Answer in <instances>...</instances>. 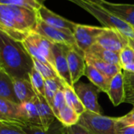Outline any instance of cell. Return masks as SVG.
<instances>
[{"label": "cell", "instance_id": "6da1fadb", "mask_svg": "<svg viewBox=\"0 0 134 134\" xmlns=\"http://www.w3.org/2000/svg\"><path fill=\"white\" fill-rule=\"evenodd\" d=\"M0 68L13 78L29 79L32 58L23 43L0 30Z\"/></svg>", "mask_w": 134, "mask_h": 134}, {"label": "cell", "instance_id": "7a4b0ae2", "mask_svg": "<svg viewBox=\"0 0 134 134\" xmlns=\"http://www.w3.org/2000/svg\"><path fill=\"white\" fill-rule=\"evenodd\" d=\"M38 21L37 11L0 3V30L17 40L22 42L34 32Z\"/></svg>", "mask_w": 134, "mask_h": 134}, {"label": "cell", "instance_id": "3957f363", "mask_svg": "<svg viewBox=\"0 0 134 134\" xmlns=\"http://www.w3.org/2000/svg\"><path fill=\"white\" fill-rule=\"evenodd\" d=\"M70 1L92 14L103 25V27L116 29L128 38L134 37V28L103 8L100 5L87 3L82 0H70Z\"/></svg>", "mask_w": 134, "mask_h": 134}, {"label": "cell", "instance_id": "277c9868", "mask_svg": "<svg viewBox=\"0 0 134 134\" xmlns=\"http://www.w3.org/2000/svg\"><path fill=\"white\" fill-rule=\"evenodd\" d=\"M117 118L107 117L88 110L81 116L78 124L92 134H115Z\"/></svg>", "mask_w": 134, "mask_h": 134}, {"label": "cell", "instance_id": "5b68a950", "mask_svg": "<svg viewBox=\"0 0 134 134\" xmlns=\"http://www.w3.org/2000/svg\"><path fill=\"white\" fill-rule=\"evenodd\" d=\"M34 32L54 44H63L69 47L77 46L74 33L72 32L51 27L40 19Z\"/></svg>", "mask_w": 134, "mask_h": 134}, {"label": "cell", "instance_id": "8992f818", "mask_svg": "<svg viewBox=\"0 0 134 134\" xmlns=\"http://www.w3.org/2000/svg\"><path fill=\"white\" fill-rule=\"evenodd\" d=\"M74 89L86 110L102 114V109L98 102V96L101 92L96 86L90 83H77Z\"/></svg>", "mask_w": 134, "mask_h": 134}, {"label": "cell", "instance_id": "52a82bcc", "mask_svg": "<svg viewBox=\"0 0 134 134\" xmlns=\"http://www.w3.org/2000/svg\"><path fill=\"white\" fill-rule=\"evenodd\" d=\"M104 29L105 27L92 26L77 23L74 30V36L77 47L85 53L96 43L97 39Z\"/></svg>", "mask_w": 134, "mask_h": 134}, {"label": "cell", "instance_id": "ba28073f", "mask_svg": "<svg viewBox=\"0 0 134 134\" xmlns=\"http://www.w3.org/2000/svg\"><path fill=\"white\" fill-rule=\"evenodd\" d=\"M128 43L129 38L121 34L119 31L114 29L105 28L96 43L104 49L120 53L128 46Z\"/></svg>", "mask_w": 134, "mask_h": 134}, {"label": "cell", "instance_id": "9c48e42d", "mask_svg": "<svg viewBox=\"0 0 134 134\" xmlns=\"http://www.w3.org/2000/svg\"><path fill=\"white\" fill-rule=\"evenodd\" d=\"M68 46L63 44L53 45V55H54V69L58 74V77L63 81L64 84L74 88L72 79L70 77L68 62H67L66 51Z\"/></svg>", "mask_w": 134, "mask_h": 134}, {"label": "cell", "instance_id": "30bf717a", "mask_svg": "<svg viewBox=\"0 0 134 134\" xmlns=\"http://www.w3.org/2000/svg\"><path fill=\"white\" fill-rule=\"evenodd\" d=\"M66 56L70 77L73 85H74L78 82L80 78L85 75V70L86 67L85 53L81 51L77 46H68Z\"/></svg>", "mask_w": 134, "mask_h": 134}, {"label": "cell", "instance_id": "8fae6325", "mask_svg": "<svg viewBox=\"0 0 134 134\" xmlns=\"http://www.w3.org/2000/svg\"><path fill=\"white\" fill-rule=\"evenodd\" d=\"M39 19L46 23L47 25L62 30H69L74 33V30L76 27L77 23L67 20L63 17L55 14L54 12L49 10L44 5L37 11Z\"/></svg>", "mask_w": 134, "mask_h": 134}, {"label": "cell", "instance_id": "7c38bea8", "mask_svg": "<svg viewBox=\"0 0 134 134\" xmlns=\"http://www.w3.org/2000/svg\"><path fill=\"white\" fill-rule=\"evenodd\" d=\"M112 104L114 107L125 103V79L122 71L118 73L110 81L107 92Z\"/></svg>", "mask_w": 134, "mask_h": 134}, {"label": "cell", "instance_id": "4fadbf2b", "mask_svg": "<svg viewBox=\"0 0 134 134\" xmlns=\"http://www.w3.org/2000/svg\"><path fill=\"white\" fill-rule=\"evenodd\" d=\"M100 6L134 28V4L113 3L104 0Z\"/></svg>", "mask_w": 134, "mask_h": 134}, {"label": "cell", "instance_id": "5bb4252c", "mask_svg": "<svg viewBox=\"0 0 134 134\" xmlns=\"http://www.w3.org/2000/svg\"><path fill=\"white\" fill-rule=\"evenodd\" d=\"M14 93L20 104L32 101L36 96L29 79L13 78Z\"/></svg>", "mask_w": 134, "mask_h": 134}, {"label": "cell", "instance_id": "9a60e30c", "mask_svg": "<svg viewBox=\"0 0 134 134\" xmlns=\"http://www.w3.org/2000/svg\"><path fill=\"white\" fill-rule=\"evenodd\" d=\"M85 58L97 59L108 63L120 65L119 53L104 49L99 46L97 43L92 45L85 52Z\"/></svg>", "mask_w": 134, "mask_h": 134}, {"label": "cell", "instance_id": "2e32d148", "mask_svg": "<svg viewBox=\"0 0 134 134\" xmlns=\"http://www.w3.org/2000/svg\"><path fill=\"white\" fill-rule=\"evenodd\" d=\"M36 47L40 54L52 65H54V55H53V45L51 41L40 36V34L32 32L27 36ZM54 68V67H53Z\"/></svg>", "mask_w": 134, "mask_h": 134}, {"label": "cell", "instance_id": "e0dca14e", "mask_svg": "<svg viewBox=\"0 0 134 134\" xmlns=\"http://www.w3.org/2000/svg\"><path fill=\"white\" fill-rule=\"evenodd\" d=\"M36 105L38 109V112L40 114V121L42 123L43 129L47 130L51 124L56 119L52 108L48 104L45 97L40 95H36L34 99Z\"/></svg>", "mask_w": 134, "mask_h": 134}, {"label": "cell", "instance_id": "ac0fdd59", "mask_svg": "<svg viewBox=\"0 0 134 134\" xmlns=\"http://www.w3.org/2000/svg\"><path fill=\"white\" fill-rule=\"evenodd\" d=\"M35 99V98H34ZM22 120L26 125L36 126L43 129L36 103L33 100L20 104Z\"/></svg>", "mask_w": 134, "mask_h": 134}, {"label": "cell", "instance_id": "d6986e66", "mask_svg": "<svg viewBox=\"0 0 134 134\" xmlns=\"http://www.w3.org/2000/svg\"><path fill=\"white\" fill-rule=\"evenodd\" d=\"M0 99L19 103L14 93L13 77L1 68H0Z\"/></svg>", "mask_w": 134, "mask_h": 134}, {"label": "cell", "instance_id": "ffe728a7", "mask_svg": "<svg viewBox=\"0 0 134 134\" xmlns=\"http://www.w3.org/2000/svg\"><path fill=\"white\" fill-rule=\"evenodd\" d=\"M20 127L26 134H69L67 127L57 118L47 130H43L42 128L32 125H23Z\"/></svg>", "mask_w": 134, "mask_h": 134}, {"label": "cell", "instance_id": "44dd1931", "mask_svg": "<svg viewBox=\"0 0 134 134\" xmlns=\"http://www.w3.org/2000/svg\"><path fill=\"white\" fill-rule=\"evenodd\" d=\"M86 63L90 64L93 65L95 68H96L100 73H102L104 77L107 78V80L110 82V80L120 71H121V68L120 65L108 63L103 61L97 60V59H92L89 58H85Z\"/></svg>", "mask_w": 134, "mask_h": 134}, {"label": "cell", "instance_id": "7402d4cb", "mask_svg": "<svg viewBox=\"0 0 134 134\" xmlns=\"http://www.w3.org/2000/svg\"><path fill=\"white\" fill-rule=\"evenodd\" d=\"M85 76H86L92 84L96 86L101 92L107 93L110 82L107 80L104 75L96 68H95L93 65L86 63Z\"/></svg>", "mask_w": 134, "mask_h": 134}, {"label": "cell", "instance_id": "603a6c76", "mask_svg": "<svg viewBox=\"0 0 134 134\" xmlns=\"http://www.w3.org/2000/svg\"><path fill=\"white\" fill-rule=\"evenodd\" d=\"M0 113L12 120L26 125L22 120L21 106L19 103L4 99H0Z\"/></svg>", "mask_w": 134, "mask_h": 134}, {"label": "cell", "instance_id": "cb8c5ba5", "mask_svg": "<svg viewBox=\"0 0 134 134\" xmlns=\"http://www.w3.org/2000/svg\"><path fill=\"white\" fill-rule=\"evenodd\" d=\"M64 95L66 104L73 108L78 115L81 116L86 110L73 87L64 84Z\"/></svg>", "mask_w": 134, "mask_h": 134}, {"label": "cell", "instance_id": "d4e9b609", "mask_svg": "<svg viewBox=\"0 0 134 134\" xmlns=\"http://www.w3.org/2000/svg\"><path fill=\"white\" fill-rule=\"evenodd\" d=\"M64 88V83L63 81L59 78H55V79H48L45 80V87H44V91H45V95L44 97L46 100L47 101L48 104L51 106L52 108L53 103H54V98L56 94V92Z\"/></svg>", "mask_w": 134, "mask_h": 134}, {"label": "cell", "instance_id": "484cf974", "mask_svg": "<svg viewBox=\"0 0 134 134\" xmlns=\"http://www.w3.org/2000/svg\"><path fill=\"white\" fill-rule=\"evenodd\" d=\"M79 118L80 115H78L73 108L66 104L60 110L58 118L57 119L60 121L65 126L69 127L78 123Z\"/></svg>", "mask_w": 134, "mask_h": 134}, {"label": "cell", "instance_id": "4316f807", "mask_svg": "<svg viewBox=\"0 0 134 134\" xmlns=\"http://www.w3.org/2000/svg\"><path fill=\"white\" fill-rule=\"evenodd\" d=\"M0 3L12 5L38 11L43 5L42 0H0Z\"/></svg>", "mask_w": 134, "mask_h": 134}, {"label": "cell", "instance_id": "83f0119b", "mask_svg": "<svg viewBox=\"0 0 134 134\" xmlns=\"http://www.w3.org/2000/svg\"><path fill=\"white\" fill-rule=\"evenodd\" d=\"M29 80H30V82L32 85V88H33L36 94L44 96V95H45V91H44L45 80L34 67L31 70V72L29 73Z\"/></svg>", "mask_w": 134, "mask_h": 134}, {"label": "cell", "instance_id": "f1b7e54d", "mask_svg": "<svg viewBox=\"0 0 134 134\" xmlns=\"http://www.w3.org/2000/svg\"><path fill=\"white\" fill-rule=\"evenodd\" d=\"M32 62H33V67L42 75L44 80L55 79L58 77V74H56L55 70L51 65L44 64L33 58H32Z\"/></svg>", "mask_w": 134, "mask_h": 134}, {"label": "cell", "instance_id": "f546056e", "mask_svg": "<svg viewBox=\"0 0 134 134\" xmlns=\"http://www.w3.org/2000/svg\"><path fill=\"white\" fill-rule=\"evenodd\" d=\"M66 105L65 99V95H64V88L59 89L54 98V103L52 106V110L54 112V114L56 118H58V114L60 110L62 109L63 107Z\"/></svg>", "mask_w": 134, "mask_h": 134}, {"label": "cell", "instance_id": "4dcf8cb0", "mask_svg": "<svg viewBox=\"0 0 134 134\" xmlns=\"http://www.w3.org/2000/svg\"><path fill=\"white\" fill-rule=\"evenodd\" d=\"M120 66L122 70L124 66L134 62V51L129 46H126L120 53Z\"/></svg>", "mask_w": 134, "mask_h": 134}, {"label": "cell", "instance_id": "1f68e13d", "mask_svg": "<svg viewBox=\"0 0 134 134\" xmlns=\"http://www.w3.org/2000/svg\"><path fill=\"white\" fill-rule=\"evenodd\" d=\"M0 134H26L20 126L7 124L0 125Z\"/></svg>", "mask_w": 134, "mask_h": 134}, {"label": "cell", "instance_id": "d6a6232c", "mask_svg": "<svg viewBox=\"0 0 134 134\" xmlns=\"http://www.w3.org/2000/svg\"><path fill=\"white\" fill-rule=\"evenodd\" d=\"M117 122L121 125H134V106L128 114L117 118Z\"/></svg>", "mask_w": 134, "mask_h": 134}, {"label": "cell", "instance_id": "836d02e7", "mask_svg": "<svg viewBox=\"0 0 134 134\" xmlns=\"http://www.w3.org/2000/svg\"><path fill=\"white\" fill-rule=\"evenodd\" d=\"M125 91L134 90V74L127 71H123Z\"/></svg>", "mask_w": 134, "mask_h": 134}, {"label": "cell", "instance_id": "e575fe53", "mask_svg": "<svg viewBox=\"0 0 134 134\" xmlns=\"http://www.w3.org/2000/svg\"><path fill=\"white\" fill-rule=\"evenodd\" d=\"M67 129H68L69 134H92L87 129H85L78 123L67 127Z\"/></svg>", "mask_w": 134, "mask_h": 134}, {"label": "cell", "instance_id": "d590c367", "mask_svg": "<svg viewBox=\"0 0 134 134\" xmlns=\"http://www.w3.org/2000/svg\"><path fill=\"white\" fill-rule=\"evenodd\" d=\"M115 134H134V125H121L117 122Z\"/></svg>", "mask_w": 134, "mask_h": 134}, {"label": "cell", "instance_id": "8d00e7d4", "mask_svg": "<svg viewBox=\"0 0 134 134\" xmlns=\"http://www.w3.org/2000/svg\"><path fill=\"white\" fill-rule=\"evenodd\" d=\"M0 122L1 123H4V124H7V125H17V126H23L24 125H22L21 123L12 120L6 116H4L3 114H2L0 113Z\"/></svg>", "mask_w": 134, "mask_h": 134}, {"label": "cell", "instance_id": "74e56055", "mask_svg": "<svg viewBox=\"0 0 134 134\" xmlns=\"http://www.w3.org/2000/svg\"><path fill=\"white\" fill-rule=\"evenodd\" d=\"M125 103H130L134 106V90L131 91H125Z\"/></svg>", "mask_w": 134, "mask_h": 134}, {"label": "cell", "instance_id": "f35d334b", "mask_svg": "<svg viewBox=\"0 0 134 134\" xmlns=\"http://www.w3.org/2000/svg\"><path fill=\"white\" fill-rule=\"evenodd\" d=\"M122 70L123 71H127V72L133 73L134 74V62L133 63H131L129 65H127L125 66H124L123 68H122Z\"/></svg>", "mask_w": 134, "mask_h": 134}, {"label": "cell", "instance_id": "ab89813d", "mask_svg": "<svg viewBox=\"0 0 134 134\" xmlns=\"http://www.w3.org/2000/svg\"><path fill=\"white\" fill-rule=\"evenodd\" d=\"M82 1L87 2V3H94V4H97V5H101L104 0H82Z\"/></svg>", "mask_w": 134, "mask_h": 134}, {"label": "cell", "instance_id": "60d3db41", "mask_svg": "<svg viewBox=\"0 0 134 134\" xmlns=\"http://www.w3.org/2000/svg\"><path fill=\"white\" fill-rule=\"evenodd\" d=\"M128 46L130 47L134 51V37H133V38H129Z\"/></svg>", "mask_w": 134, "mask_h": 134}, {"label": "cell", "instance_id": "b9f144b4", "mask_svg": "<svg viewBox=\"0 0 134 134\" xmlns=\"http://www.w3.org/2000/svg\"><path fill=\"white\" fill-rule=\"evenodd\" d=\"M42 1H43V2H44V1H46V0H42ZM69 1H70V0H69Z\"/></svg>", "mask_w": 134, "mask_h": 134}, {"label": "cell", "instance_id": "7bdbcfd3", "mask_svg": "<svg viewBox=\"0 0 134 134\" xmlns=\"http://www.w3.org/2000/svg\"><path fill=\"white\" fill-rule=\"evenodd\" d=\"M1 124H3V123H1V122H0V125H1ZM4 124V123H3Z\"/></svg>", "mask_w": 134, "mask_h": 134}]
</instances>
